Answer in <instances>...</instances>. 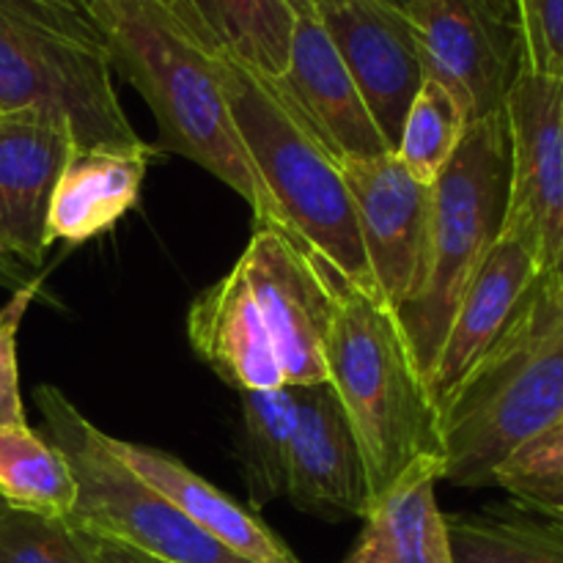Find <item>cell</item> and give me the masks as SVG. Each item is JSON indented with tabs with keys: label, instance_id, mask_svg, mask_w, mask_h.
I'll use <instances>...</instances> for the list:
<instances>
[{
	"label": "cell",
	"instance_id": "34",
	"mask_svg": "<svg viewBox=\"0 0 563 563\" xmlns=\"http://www.w3.org/2000/svg\"><path fill=\"white\" fill-rule=\"evenodd\" d=\"M383 3H388L390 9H396V11H401V14H405L407 5H410V0H383Z\"/></svg>",
	"mask_w": 563,
	"mask_h": 563
},
{
	"label": "cell",
	"instance_id": "32",
	"mask_svg": "<svg viewBox=\"0 0 563 563\" xmlns=\"http://www.w3.org/2000/svg\"><path fill=\"white\" fill-rule=\"evenodd\" d=\"M484 14H489L493 20L504 22V25L517 27V9H515V0H473Z\"/></svg>",
	"mask_w": 563,
	"mask_h": 563
},
{
	"label": "cell",
	"instance_id": "18",
	"mask_svg": "<svg viewBox=\"0 0 563 563\" xmlns=\"http://www.w3.org/2000/svg\"><path fill=\"white\" fill-rule=\"evenodd\" d=\"M108 445L141 482L157 489L159 495H165L207 537L223 544L236 559L247 563H302L286 548L284 539L275 537L264 526L262 517H256L251 509L236 504L223 489H218L212 482L198 476L196 471H190L174 454L152 449V445L110 438V434Z\"/></svg>",
	"mask_w": 563,
	"mask_h": 563
},
{
	"label": "cell",
	"instance_id": "30",
	"mask_svg": "<svg viewBox=\"0 0 563 563\" xmlns=\"http://www.w3.org/2000/svg\"><path fill=\"white\" fill-rule=\"evenodd\" d=\"M82 539H86L88 550H91L93 561L97 563H159L154 559H146V555L135 553V550L124 548V544L108 542V539L88 537V533H82Z\"/></svg>",
	"mask_w": 563,
	"mask_h": 563
},
{
	"label": "cell",
	"instance_id": "16",
	"mask_svg": "<svg viewBox=\"0 0 563 563\" xmlns=\"http://www.w3.org/2000/svg\"><path fill=\"white\" fill-rule=\"evenodd\" d=\"M286 498L295 509L322 520L363 517L372 504L361 445L328 383L297 388Z\"/></svg>",
	"mask_w": 563,
	"mask_h": 563
},
{
	"label": "cell",
	"instance_id": "6",
	"mask_svg": "<svg viewBox=\"0 0 563 563\" xmlns=\"http://www.w3.org/2000/svg\"><path fill=\"white\" fill-rule=\"evenodd\" d=\"M509 179V124L500 110L467 126L451 163L432 185L427 280L416 300L396 311L423 383H429L467 284L504 231Z\"/></svg>",
	"mask_w": 563,
	"mask_h": 563
},
{
	"label": "cell",
	"instance_id": "37",
	"mask_svg": "<svg viewBox=\"0 0 563 563\" xmlns=\"http://www.w3.org/2000/svg\"><path fill=\"white\" fill-rule=\"evenodd\" d=\"M88 3H91V0H88Z\"/></svg>",
	"mask_w": 563,
	"mask_h": 563
},
{
	"label": "cell",
	"instance_id": "14",
	"mask_svg": "<svg viewBox=\"0 0 563 563\" xmlns=\"http://www.w3.org/2000/svg\"><path fill=\"white\" fill-rule=\"evenodd\" d=\"M275 88L319 146L344 165L394 152L379 135L355 80L319 20H297L289 64L273 77Z\"/></svg>",
	"mask_w": 563,
	"mask_h": 563
},
{
	"label": "cell",
	"instance_id": "24",
	"mask_svg": "<svg viewBox=\"0 0 563 563\" xmlns=\"http://www.w3.org/2000/svg\"><path fill=\"white\" fill-rule=\"evenodd\" d=\"M297 429V388L242 394V476L253 506L286 498L291 440Z\"/></svg>",
	"mask_w": 563,
	"mask_h": 563
},
{
	"label": "cell",
	"instance_id": "28",
	"mask_svg": "<svg viewBox=\"0 0 563 563\" xmlns=\"http://www.w3.org/2000/svg\"><path fill=\"white\" fill-rule=\"evenodd\" d=\"M522 69L563 80V0H515Z\"/></svg>",
	"mask_w": 563,
	"mask_h": 563
},
{
	"label": "cell",
	"instance_id": "10",
	"mask_svg": "<svg viewBox=\"0 0 563 563\" xmlns=\"http://www.w3.org/2000/svg\"><path fill=\"white\" fill-rule=\"evenodd\" d=\"M423 77L440 82L467 121L500 113L522 71L520 31L473 0H410L405 11Z\"/></svg>",
	"mask_w": 563,
	"mask_h": 563
},
{
	"label": "cell",
	"instance_id": "20",
	"mask_svg": "<svg viewBox=\"0 0 563 563\" xmlns=\"http://www.w3.org/2000/svg\"><path fill=\"white\" fill-rule=\"evenodd\" d=\"M438 482H443V462L427 460L374 498L361 537L341 563H454Z\"/></svg>",
	"mask_w": 563,
	"mask_h": 563
},
{
	"label": "cell",
	"instance_id": "15",
	"mask_svg": "<svg viewBox=\"0 0 563 563\" xmlns=\"http://www.w3.org/2000/svg\"><path fill=\"white\" fill-rule=\"evenodd\" d=\"M539 275L542 273L531 247L511 231H500L467 284L429 374L427 385L438 412L449 407L456 390L509 330Z\"/></svg>",
	"mask_w": 563,
	"mask_h": 563
},
{
	"label": "cell",
	"instance_id": "35",
	"mask_svg": "<svg viewBox=\"0 0 563 563\" xmlns=\"http://www.w3.org/2000/svg\"><path fill=\"white\" fill-rule=\"evenodd\" d=\"M553 520H559V522H561V526H563V511H559V515H555V517H553Z\"/></svg>",
	"mask_w": 563,
	"mask_h": 563
},
{
	"label": "cell",
	"instance_id": "21",
	"mask_svg": "<svg viewBox=\"0 0 563 563\" xmlns=\"http://www.w3.org/2000/svg\"><path fill=\"white\" fill-rule=\"evenodd\" d=\"M179 5L214 47L267 77L284 75L297 22L286 0H179Z\"/></svg>",
	"mask_w": 563,
	"mask_h": 563
},
{
	"label": "cell",
	"instance_id": "5",
	"mask_svg": "<svg viewBox=\"0 0 563 563\" xmlns=\"http://www.w3.org/2000/svg\"><path fill=\"white\" fill-rule=\"evenodd\" d=\"M36 108L71 126L77 148H135L108 47L88 0H0V110Z\"/></svg>",
	"mask_w": 563,
	"mask_h": 563
},
{
	"label": "cell",
	"instance_id": "33",
	"mask_svg": "<svg viewBox=\"0 0 563 563\" xmlns=\"http://www.w3.org/2000/svg\"><path fill=\"white\" fill-rule=\"evenodd\" d=\"M324 3L328 0H286L297 20H319V11L324 9Z\"/></svg>",
	"mask_w": 563,
	"mask_h": 563
},
{
	"label": "cell",
	"instance_id": "23",
	"mask_svg": "<svg viewBox=\"0 0 563 563\" xmlns=\"http://www.w3.org/2000/svg\"><path fill=\"white\" fill-rule=\"evenodd\" d=\"M0 500L9 509L64 520L75 509L77 482L69 462L27 421L0 427Z\"/></svg>",
	"mask_w": 563,
	"mask_h": 563
},
{
	"label": "cell",
	"instance_id": "2",
	"mask_svg": "<svg viewBox=\"0 0 563 563\" xmlns=\"http://www.w3.org/2000/svg\"><path fill=\"white\" fill-rule=\"evenodd\" d=\"M317 264L333 300L324 341L328 385L361 445L374 500L421 462H445L440 412L396 313L328 258L317 256Z\"/></svg>",
	"mask_w": 563,
	"mask_h": 563
},
{
	"label": "cell",
	"instance_id": "11",
	"mask_svg": "<svg viewBox=\"0 0 563 563\" xmlns=\"http://www.w3.org/2000/svg\"><path fill=\"white\" fill-rule=\"evenodd\" d=\"M236 264L256 297L286 385L328 383L324 341L333 300L313 251L286 231L253 229Z\"/></svg>",
	"mask_w": 563,
	"mask_h": 563
},
{
	"label": "cell",
	"instance_id": "36",
	"mask_svg": "<svg viewBox=\"0 0 563 563\" xmlns=\"http://www.w3.org/2000/svg\"><path fill=\"white\" fill-rule=\"evenodd\" d=\"M5 509V504H3V500H0V511H3Z\"/></svg>",
	"mask_w": 563,
	"mask_h": 563
},
{
	"label": "cell",
	"instance_id": "27",
	"mask_svg": "<svg viewBox=\"0 0 563 563\" xmlns=\"http://www.w3.org/2000/svg\"><path fill=\"white\" fill-rule=\"evenodd\" d=\"M0 563H97L86 539L64 517L0 511Z\"/></svg>",
	"mask_w": 563,
	"mask_h": 563
},
{
	"label": "cell",
	"instance_id": "3",
	"mask_svg": "<svg viewBox=\"0 0 563 563\" xmlns=\"http://www.w3.org/2000/svg\"><path fill=\"white\" fill-rule=\"evenodd\" d=\"M563 418V273L539 275L515 322L440 412L443 482L493 487L526 440Z\"/></svg>",
	"mask_w": 563,
	"mask_h": 563
},
{
	"label": "cell",
	"instance_id": "29",
	"mask_svg": "<svg viewBox=\"0 0 563 563\" xmlns=\"http://www.w3.org/2000/svg\"><path fill=\"white\" fill-rule=\"evenodd\" d=\"M36 289L38 284L14 291L11 300L0 308V427L25 421V407H22L20 390V363H16V333H20V322Z\"/></svg>",
	"mask_w": 563,
	"mask_h": 563
},
{
	"label": "cell",
	"instance_id": "19",
	"mask_svg": "<svg viewBox=\"0 0 563 563\" xmlns=\"http://www.w3.org/2000/svg\"><path fill=\"white\" fill-rule=\"evenodd\" d=\"M154 146L75 148L55 181L47 242L82 245L113 229L141 198Z\"/></svg>",
	"mask_w": 563,
	"mask_h": 563
},
{
	"label": "cell",
	"instance_id": "17",
	"mask_svg": "<svg viewBox=\"0 0 563 563\" xmlns=\"http://www.w3.org/2000/svg\"><path fill=\"white\" fill-rule=\"evenodd\" d=\"M187 339L196 355L240 394L286 385L275 344L240 264L190 302Z\"/></svg>",
	"mask_w": 563,
	"mask_h": 563
},
{
	"label": "cell",
	"instance_id": "22",
	"mask_svg": "<svg viewBox=\"0 0 563 563\" xmlns=\"http://www.w3.org/2000/svg\"><path fill=\"white\" fill-rule=\"evenodd\" d=\"M454 563H563V526L517 506L445 515Z\"/></svg>",
	"mask_w": 563,
	"mask_h": 563
},
{
	"label": "cell",
	"instance_id": "8",
	"mask_svg": "<svg viewBox=\"0 0 563 563\" xmlns=\"http://www.w3.org/2000/svg\"><path fill=\"white\" fill-rule=\"evenodd\" d=\"M511 179L504 229L533 251L542 275L563 273V80L522 69L504 104Z\"/></svg>",
	"mask_w": 563,
	"mask_h": 563
},
{
	"label": "cell",
	"instance_id": "4",
	"mask_svg": "<svg viewBox=\"0 0 563 563\" xmlns=\"http://www.w3.org/2000/svg\"><path fill=\"white\" fill-rule=\"evenodd\" d=\"M214 60L242 146L278 207L286 234L372 289L355 203L335 159L297 121L273 77L220 47H214Z\"/></svg>",
	"mask_w": 563,
	"mask_h": 563
},
{
	"label": "cell",
	"instance_id": "7",
	"mask_svg": "<svg viewBox=\"0 0 563 563\" xmlns=\"http://www.w3.org/2000/svg\"><path fill=\"white\" fill-rule=\"evenodd\" d=\"M42 434L66 456L77 482V500L66 517L88 537L124 544L159 563H247L214 542L165 495L135 476L75 401L55 385L33 390Z\"/></svg>",
	"mask_w": 563,
	"mask_h": 563
},
{
	"label": "cell",
	"instance_id": "9",
	"mask_svg": "<svg viewBox=\"0 0 563 563\" xmlns=\"http://www.w3.org/2000/svg\"><path fill=\"white\" fill-rule=\"evenodd\" d=\"M366 251L372 289L401 311L423 289L432 234V187L421 185L396 152L341 165Z\"/></svg>",
	"mask_w": 563,
	"mask_h": 563
},
{
	"label": "cell",
	"instance_id": "13",
	"mask_svg": "<svg viewBox=\"0 0 563 563\" xmlns=\"http://www.w3.org/2000/svg\"><path fill=\"white\" fill-rule=\"evenodd\" d=\"M319 22L390 148L423 82L410 22L383 0H328Z\"/></svg>",
	"mask_w": 563,
	"mask_h": 563
},
{
	"label": "cell",
	"instance_id": "25",
	"mask_svg": "<svg viewBox=\"0 0 563 563\" xmlns=\"http://www.w3.org/2000/svg\"><path fill=\"white\" fill-rule=\"evenodd\" d=\"M467 126L471 121L460 102L440 82L423 77L421 88L401 121L394 152L421 185L432 187L454 157Z\"/></svg>",
	"mask_w": 563,
	"mask_h": 563
},
{
	"label": "cell",
	"instance_id": "31",
	"mask_svg": "<svg viewBox=\"0 0 563 563\" xmlns=\"http://www.w3.org/2000/svg\"><path fill=\"white\" fill-rule=\"evenodd\" d=\"M0 286H9V289L20 291L25 286H36V275H33L31 267H22V264L0 256Z\"/></svg>",
	"mask_w": 563,
	"mask_h": 563
},
{
	"label": "cell",
	"instance_id": "12",
	"mask_svg": "<svg viewBox=\"0 0 563 563\" xmlns=\"http://www.w3.org/2000/svg\"><path fill=\"white\" fill-rule=\"evenodd\" d=\"M75 148L71 126L58 115L0 110V256L31 269L44 262L49 198Z\"/></svg>",
	"mask_w": 563,
	"mask_h": 563
},
{
	"label": "cell",
	"instance_id": "1",
	"mask_svg": "<svg viewBox=\"0 0 563 563\" xmlns=\"http://www.w3.org/2000/svg\"><path fill=\"white\" fill-rule=\"evenodd\" d=\"M91 14L119 71L152 108L159 148L229 185L253 209L256 229H278V207L236 132L214 47L179 0H91Z\"/></svg>",
	"mask_w": 563,
	"mask_h": 563
},
{
	"label": "cell",
	"instance_id": "26",
	"mask_svg": "<svg viewBox=\"0 0 563 563\" xmlns=\"http://www.w3.org/2000/svg\"><path fill=\"white\" fill-rule=\"evenodd\" d=\"M493 487H504L520 506L544 517L563 511V418L509 454L495 471Z\"/></svg>",
	"mask_w": 563,
	"mask_h": 563
}]
</instances>
